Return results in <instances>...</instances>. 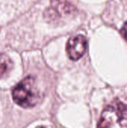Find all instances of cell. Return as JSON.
I'll use <instances>...</instances> for the list:
<instances>
[{
  "mask_svg": "<svg viewBox=\"0 0 127 128\" xmlns=\"http://www.w3.org/2000/svg\"><path fill=\"white\" fill-rule=\"evenodd\" d=\"M12 97L13 101L23 108L34 106L40 99L34 79L31 76H27L22 80L13 88Z\"/></svg>",
  "mask_w": 127,
  "mask_h": 128,
  "instance_id": "6da1fadb",
  "label": "cell"
},
{
  "mask_svg": "<svg viewBox=\"0 0 127 128\" xmlns=\"http://www.w3.org/2000/svg\"><path fill=\"white\" fill-rule=\"evenodd\" d=\"M98 128H127V106L115 101L103 110Z\"/></svg>",
  "mask_w": 127,
  "mask_h": 128,
  "instance_id": "7a4b0ae2",
  "label": "cell"
},
{
  "mask_svg": "<svg viewBox=\"0 0 127 128\" xmlns=\"http://www.w3.org/2000/svg\"><path fill=\"white\" fill-rule=\"evenodd\" d=\"M88 41L83 35H76L69 39L67 44V52L72 60L79 59L85 52Z\"/></svg>",
  "mask_w": 127,
  "mask_h": 128,
  "instance_id": "3957f363",
  "label": "cell"
},
{
  "mask_svg": "<svg viewBox=\"0 0 127 128\" xmlns=\"http://www.w3.org/2000/svg\"><path fill=\"white\" fill-rule=\"evenodd\" d=\"M12 68L13 62L10 58L4 54H0V78L7 76Z\"/></svg>",
  "mask_w": 127,
  "mask_h": 128,
  "instance_id": "277c9868",
  "label": "cell"
},
{
  "mask_svg": "<svg viewBox=\"0 0 127 128\" xmlns=\"http://www.w3.org/2000/svg\"><path fill=\"white\" fill-rule=\"evenodd\" d=\"M121 34H123L124 38L127 40V22H125V24L124 25V26L122 27L121 29Z\"/></svg>",
  "mask_w": 127,
  "mask_h": 128,
  "instance_id": "5b68a950",
  "label": "cell"
},
{
  "mask_svg": "<svg viewBox=\"0 0 127 128\" xmlns=\"http://www.w3.org/2000/svg\"><path fill=\"white\" fill-rule=\"evenodd\" d=\"M44 128V127H38V128Z\"/></svg>",
  "mask_w": 127,
  "mask_h": 128,
  "instance_id": "8992f818",
  "label": "cell"
}]
</instances>
